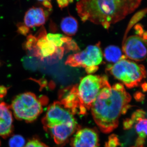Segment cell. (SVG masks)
<instances>
[{
  "label": "cell",
  "mask_w": 147,
  "mask_h": 147,
  "mask_svg": "<svg viewBox=\"0 0 147 147\" xmlns=\"http://www.w3.org/2000/svg\"><path fill=\"white\" fill-rule=\"evenodd\" d=\"M46 38L57 48H64L65 52L67 42L72 39L70 37L65 36L63 34L52 33L47 34Z\"/></svg>",
  "instance_id": "15"
},
{
  "label": "cell",
  "mask_w": 147,
  "mask_h": 147,
  "mask_svg": "<svg viewBox=\"0 0 147 147\" xmlns=\"http://www.w3.org/2000/svg\"><path fill=\"white\" fill-rule=\"evenodd\" d=\"M61 28L63 32L71 36L75 34L78 30V22L72 16H67L63 18L61 22Z\"/></svg>",
  "instance_id": "13"
},
{
  "label": "cell",
  "mask_w": 147,
  "mask_h": 147,
  "mask_svg": "<svg viewBox=\"0 0 147 147\" xmlns=\"http://www.w3.org/2000/svg\"><path fill=\"white\" fill-rule=\"evenodd\" d=\"M142 88H143V90L144 92H147V84L146 83V84H143L142 85Z\"/></svg>",
  "instance_id": "29"
},
{
  "label": "cell",
  "mask_w": 147,
  "mask_h": 147,
  "mask_svg": "<svg viewBox=\"0 0 147 147\" xmlns=\"http://www.w3.org/2000/svg\"><path fill=\"white\" fill-rule=\"evenodd\" d=\"M110 84L105 76L89 75L82 78L77 87V93L82 108L90 110L101 90Z\"/></svg>",
  "instance_id": "6"
},
{
  "label": "cell",
  "mask_w": 147,
  "mask_h": 147,
  "mask_svg": "<svg viewBox=\"0 0 147 147\" xmlns=\"http://www.w3.org/2000/svg\"><path fill=\"white\" fill-rule=\"evenodd\" d=\"M106 69L128 88L139 86L146 75L144 65L127 59L125 55L115 64L108 65Z\"/></svg>",
  "instance_id": "4"
},
{
  "label": "cell",
  "mask_w": 147,
  "mask_h": 147,
  "mask_svg": "<svg viewBox=\"0 0 147 147\" xmlns=\"http://www.w3.org/2000/svg\"><path fill=\"white\" fill-rule=\"evenodd\" d=\"M131 96L122 84L104 87L92 105V115L100 130L109 133L118 126L121 115L131 107Z\"/></svg>",
  "instance_id": "1"
},
{
  "label": "cell",
  "mask_w": 147,
  "mask_h": 147,
  "mask_svg": "<svg viewBox=\"0 0 147 147\" xmlns=\"http://www.w3.org/2000/svg\"><path fill=\"white\" fill-rule=\"evenodd\" d=\"M145 142V139L141 137H138L135 142L136 147H141L144 146Z\"/></svg>",
  "instance_id": "26"
},
{
  "label": "cell",
  "mask_w": 147,
  "mask_h": 147,
  "mask_svg": "<svg viewBox=\"0 0 147 147\" xmlns=\"http://www.w3.org/2000/svg\"><path fill=\"white\" fill-rule=\"evenodd\" d=\"M135 147V146H133V147ZM141 147H144V146H143Z\"/></svg>",
  "instance_id": "32"
},
{
  "label": "cell",
  "mask_w": 147,
  "mask_h": 147,
  "mask_svg": "<svg viewBox=\"0 0 147 147\" xmlns=\"http://www.w3.org/2000/svg\"><path fill=\"white\" fill-rule=\"evenodd\" d=\"M142 0H81L76 5L83 22L90 21L108 30L140 5Z\"/></svg>",
  "instance_id": "2"
},
{
  "label": "cell",
  "mask_w": 147,
  "mask_h": 147,
  "mask_svg": "<svg viewBox=\"0 0 147 147\" xmlns=\"http://www.w3.org/2000/svg\"><path fill=\"white\" fill-rule=\"evenodd\" d=\"M25 140L22 136L15 135L11 137L9 141L10 147H24Z\"/></svg>",
  "instance_id": "16"
},
{
  "label": "cell",
  "mask_w": 147,
  "mask_h": 147,
  "mask_svg": "<svg viewBox=\"0 0 147 147\" xmlns=\"http://www.w3.org/2000/svg\"><path fill=\"white\" fill-rule=\"evenodd\" d=\"M10 107L16 118L28 122L35 120L42 111V101L29 92L16 96Z\"/></svg>",
  "instance_id": "5"
},
{
  "label": "cell",
  "mask_w": 147,
  "mask_h": 147,
  "mask_svg": "<svg viewBox=\"0 0 147 147\" xmlns=\"http://www.w3.org/2000/svg\"><path fill=\"white\" fill-rule=\"evenodd\" d=\"M37 1H39L40 2H43L44 1H50V0H37Z\"/></svg>",
  "instance_id": "30"
},
{
  "label": "cell",
  "mask_w": 147,
  "mask_h": 147,
  "mask_svg": "<svg viewBox=\"0 0 147 147\" xmlns=\"http://www.w3.org/2000/svg\"><path fill=\"white\" fill-rule=\"evenodd\" d=\"M134 97L136 100L139 102L143 101L144 99L145 96L144 94L140 92H136L134 95Z\"/></svg>",
  "instance_id": "25"
},
{
  "label": "cell",
  "mask_w": 147,
  "mask_h": 147,
  "mask_svg": "<svg viewBox=\"0 0 147 147\" xmlns=\"http://www.w3.org/2000/svg\"><path fill=\"white\" fill-rule=\"evenodd\" d=\"M146 112L142 109L136 110L132 114L131 119L134 123H137L140 119H144L146 115Z\"/></svg>",
  "instance_id": "19"
},
{
  "label": "cell",
  "mask_w": 147,
  "mask_h": 147,
  "mask_svg": "<svg viewBox=\"0 0 147 147\" xmlns=\"http://www.w3.org/2000/svg\"><path fill=\"white\" fill-rule=\"evenodd\" d=\"M40 30L36 43L33 50V55L40 60L47 61L61 60L65 51L64 48H57L46 38V31L44 27Z\"/></svg>",
  "instance_id": "8"
},
{
  "label": "cell",
  "mask_w": 147,
  "mask_h": 147,
  "mask_svg": "<svg viewBox=\"0 0 147 147\" xmlns=\"http://www.w3.org/2000/svg\"><path fill=\"white\" fill-rule=\"evenodd\" d=\"M119 144L118 139L115 135H112L109 138L106 147H117Z\"/></svg>",
  "instance_id": "21"
},
{
  "label": "cell",
  "mask_w": 147,
  "mask_h": 147,
  "mask_svg": "<svg viewBox=\"0 0 147 147\" xmlns=\"http://www.w3.org/2000/svg\"><path fill=\"white\" fill-rule=\"evenodd\" d=\"M147 13V8L143 9V10L139 11L138 13L135 14L134 17L131 18L127 30V32H128L129 30V29L131 28L132 26L135 24L136 22L139 21L140 19H141L145 14Z\"/></svg>",
  "instance_id": "18"
},
{
  "label": "cell",
  "mask_w": 147,
  "mask_h": 147,
  "mask_svg": "<svg viewBox=\"0 0 147 147\" xmlns=\"http://www.w3.org/2000/svg\"><path fill=\"white\" fill-rule=\"evenodd\" d=\"M74 115L60 100L54 102L47 108L42 124L57 144L65 143L76 131L77 124Z\"/></svg>",
  "instance_id": "3"
},
{
  "label": "cell",
  "mask_w": 147,
  "mask_h": 147,
  "mask_svg": "<svg viewBox=\"0 0 147 147\" xmlns=\"http://www.w3.org/2000/svg\"><path fill=\"white\" fill-rule=\"evenodd\" d=\"M137 133L143 132L147 135V119H140L135 125Z\"/></svg>",
  "instance_id": "17"
},
{
  "label": "cell",
  "mask_w": 147,
  "mask_h": 147,
  "mask_svg": "<svg viewBox=\"0 0 147 147\" xmlns=\"http://www.w3.org/2000/svg\"><path fill=\"white\" fill-rule=\"evenodd\" d=\"M0 145H1V142H0Z\"/></svg>",
  "instance_id": "33"
},
{
  "label": "cell",
  "mask_w": 147,
  "mask_h": 147,
  "mask_svg": "<svg viewBox=\"0 0 147 147\" xmlns=\"http://www.w3.org/2000/svg\"><path fill=\"white\" fill-rule=\"evenodd\" d=\"M104 56L108 62L115 63L120 60L123 55L119 47L115 45H110L105 48Z\"/></svg>",
  "instance_id": "14"
},
{
  "label": "cell",
  "mask_w": 147,
  "mask_h": 147,
  "mask_svg": "<svg viewBox=\"0 0 147 147\" xmlns=\"http://www.w3.org/2000/svg\"><path fill=\"white\" fill-rule=\"evenodd\" d=\"M47 13L43 8L32 7L27 11L24 16V24L28 28L42 26L47 19Z\"/></svg>",
  "instance_id": "12"
},
{
  "label": "cell",
  "mask_w": 147,
  "mask_h": 147,
  "mask_svg": "<svg viewBox=\"0 0 147 147\" xmlns=\"http://www.w3.org/2000/svg\"><path fill=\"white\" fill-rule=\"evenodd\" d=\"M18 31L21 34L26 35L28 33L29 31V28L23 24H19L18 26Z\"/></svg>",
  "instance_id": "23"
},
{
  "label": "cell",
  "mask_w": 147,
  "mask_h": 147,
  "mask_svg": "<svg viewBox=\"0 0 147 147\" xmlns=\"http://www.w3.org/2000/svg\"><path fill=\"white\" fill-rule=\"evenodd\" d=\"M99 139L97 132L92 129L78 130L72 141L73 147H98Z\"/></svg>",
  "instance_id": "10"
},
{
  "label": "cell",
  "mask_w": 147,
  "mask_h": 147,
  "mask_svg": "<svg viewBox=\"0 0 147 147\" xmlns=\"http://www.w3.org/2000/svg\"><path fill=\"white\" fill-rule=\"evenodd\" d=\"M69 2H72L73 1V0H69Z\"/></svg>",
  "instance_id": "31"
},
{
  "label": "cell",
  "mask_w": 147,
  "mask_h": 147,
  "mask_svg": "<svg viewBox=\"0 0 147 147\" xmlns=\"http://www.w3.org/2000/svg\"><path fill=\"white\" fill-rule=\"evenodd\" d=\"M7 88L3 86H0V97H3L7 94Z\"/></svg>",
  "instance_id": "27"
},
{
  "label": "cell",
  "mask_w": 147,
  "mask_h": 147,
  "mask_svg": "<svg viewBox=\"0 0 147 147\" xmlns=\"http://www.w3.org/2000/svg\"><path fill=\"white\" fill-rule=\"evenodd\" d=\"M24 147H49L37 139H32Z\"/></svg>",
  "instance_id": "20"
},
{
  "label": "cell",
  "mask_w": 147,
  "mask_h": 147,
  "mask_svg": "<svg viewBox=\"0 0 147 147\" xmlns=\"http://www.w3.org/2000/svg\"><path fill=\"white\" fill-rule=\"evenodd\" d=\"M123 51L127 58L132 60H144L147 57L146 40L138 35L129 36L123 40Z\"/></svg>",
  "instance_id": "9"
},
{
  "label": "cell",
  "mask_w": 147,
  "mask_h": 147,
  "mask_svg": "<svg viewBox=\"0 0 147 147\" xmlns=\"http://www.w3.org/2000/svg\"><path fill=\"white\" fill-rule=\"evenodd\" d=\"M102 60V53L99 42L88 46L82 52L69 55L65 64L72 67H83L90 74L97 71Z\"/></svg>",
  "instance_id": "7"
},
{
  "label": "cell",
  "mask_w": 147,
  "mask_h": 147,
  "mask_svg": "<svg viewBox=\"0 0 147 147\" xmlns=\"http://www.w3.org/2000/svg\"><path fill=\"white\" fill-rule=\"evenodd\" d=\"M59 7L62 9L66 7L69 4V0H57Z\"/></svg>",
  "instance_id": "24"
},
{
  "label": "cell",
  "mask_w": 147,
  "mask_h": 147,
  "mask_svg": "<svg viewBox=\"0 0 147 147\" xmlns=\"http://www.w3.org/2000/svg\"><path fill=\"white\" fill-rule=\"evenodd\" d=\"M134 122L131 119H127L123 121V127L125 129H130L131 128Z\"/></svg>",
  "instance_id": "22"
},
{
  "label": "cell",
  "mask_w": 147,
  "mask_h": 147,
  "mask_svg": "<svg viewBox=\"0 0 147 147\" xmlns=\"http://www.w3.org/2000/svg\"><path fill=\"white\" fill-rule=\"evenodd\" d=\"M10 106L0 101V136L9 137L13 131V118Z\"/></svg>",
  "instance_id": "11"
},
{
  "label": "cell",
  "mask_w": 147,
  "mask_h": 147,
  "mask_svg": "<svg viewBox=\"0 0 147 147\" xmlns=\"http://www.w3.org/2000/svg\"><path fill=\"white\" fill-rule=\"evenodd\" d=\"M42 4L46 8H48L49 9H51L52 8V5L50 3V1H44L42 2Z\"/></svg>",
  "instance_id": "28"
}]
</instances>
